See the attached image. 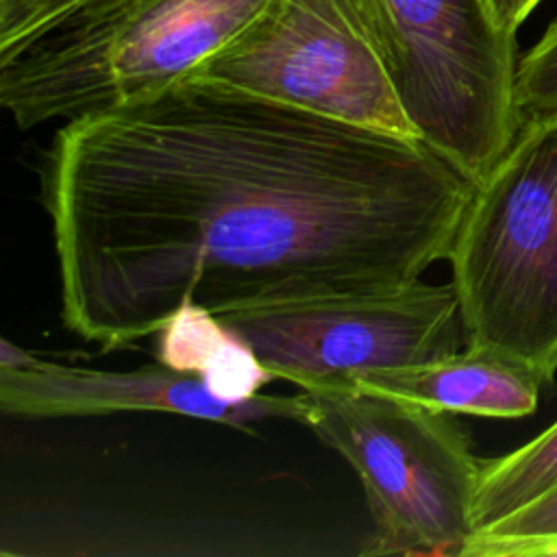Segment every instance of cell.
Wrapping results in <instances>:
<instances>
[{
	"mask_svg": "<svg viewBox=\"0 0 557 557\" xmlns=\"http://www.w3.org/2000/svg\"><path fill=\"white\" fill-rule=\"evenodd\" d=\"M305 424L361 481L366 555H459L472 535L481 459L448 411L350 387L302 389Z\"/></svg>",
	"mask_w": 557,
	"mask_h": 557,
	"instance_id": "5",
	"label": "cell"
},
{
	"mask_svg": "<svg viewBox=\"0 0 557 557\" xmlns=\"http://www.w3.org/2000/svg\"><path fill=\"white\" fill-rule=\"evenodd\" d=\"M535 557H557V542H553V544H548V546L540 548Z\"/></svg>",
	"mask_w": 557,
	"mask_h": 557,
	"instance_id": "16",
	"label": "cell"
},
{
	"mask_svg": "<svg viewBox=\"0 0 557 557\" xmlns=\"http://www.w3.org/2000/svg\"><path fill=\"white\" fill-rule=\"evenodd\" d=\"M259 363L300 389L350 387L374 370L453 355L466 344L453 283L272 302L218 318Z\"/></svg>",
	"mask_w": 557,
	"mask_h": 557,
	"instance_id": "6",
	"label": "cell"
},
{
	"mask_svg": "<svg viewBox=\"0 0 557 557\" xmlns=\"http://www.w3.org/2000/svg\"><path fill=\"white\" fill-rule=\"evenodd\" d=\"M466 346L557 374V113L529 115L472 198L448 252Z\"/></svg>",
	"mask_w": 557,
	"mask_h": 557,
	"instance_id": "3",
	"label": "cell"
},
{
	"mask_svg": "<svg viewBox=\"0 0 557 557\" xmlns=\"http://www.w3.org/2000/svg\"><path fill=\"white\" fill-rule=\"evenodd\" d=\"M0 407L22 418L165 411L237 429L272 418L305 424L309 409L302 389L296 396L255 394L231 400L215 394L200 374L165 363L128 372L61 366L9 339L0 342Z\"/></svg>",
	"mask_w": 557,
	"mask_h": 557,
	"instance_id": "8",
	"label": "cell"
},
{
	"mask_svg": "<svg viewBox=\"0 0 557 557\" xmlns=\"http://www.w3.org/2000/svg\"><path fill=\"white\" fill-rule=\"evenodd\" d=\"M472 191L420 139L198 74L67 120L39 165L61 318L102 350L183 307L405 287L448 259Z\"/></svg>",
	"mask_w": 557,
	"mask_h": 557,
	"instance_id": "1",
	"label": "cell"
},
{
	"mask_svg": "<svg viewBox=\"0 0 557 557\" xmlns=\"http://www.w3.org/2000/svg\"><path fill=\"white\" fill-rule=\"evenodd\" d=\"M159 333L161 361L200 374L224 398H250L274 379L242 339L200 307H183Z\"/></svg>",
	"mask_w": 557,
	"mask_h": 557,
	"instance_id": "10",
	"label": "cell"
},
{
	"mask_svg": "<svg viewBox=\"0 0 557 557\" xmlns=\"http://www.w3.org/2000/svg\"><path fill=\"white\" fill-rule=\"evenodd\" d=\"M516 100L522 117L557 113V20L527 52H520Z\"/></svg>",
	"mask_w": 557,
	"mask_h": 557,
	"instance_id": "13",
	"label": "cell"
},
{
	"mask_svg": "<svg viewBox=\"0 0 557 557\" xmlns=\"http://www.w3.org/2000/svg\"><path fill=\"white\" fill-rule=\"evenodd\" d=\"M89 0H0V54L61 20Z\"/></svg>",
	"mask_w": 557,
	"mask_h": 557,
	"instance_id": "14",
	"label": "cell"
},
{
	"mask_svg": "<svg viewBox=\"0 0 557 557\" xmlns=\"http://www.w3.org/2000/svg\"><path fill=\"white\" fill-rule=\"evenodd\" d=\"M355 383L437 411L503 420L533 413L544 385L527 363L487 346H466L435 361L366 372Z\"/></svg>",
	"mask_w": 557,
	"mask_h": 557,
	"instance_id": "9",
	"label": "cell"
},
{
	"mask_svg": "<svg viewBox=\"0 0 557 557\" xmlns=\"http://www.w3.org/2000/svg\"><path fill=\"white\" fill-rule=\"evenodd\" d=\"M557 542V487L498 522L474 531L461 557H535Z\"/></svg>",
	"mask_w": 557,
	"mask_h": 557,
	"instance_id": "12",
	"label": "cell"
},
{
	"mask_svg": "<svg viewBox=\"0 0 557 557\" xmlns=\"http://www.w3.org/2000/svg\"><path fill=\"white\" fill-rule=\"evenodd\" d=\"M189 74L418 139L352 0H268Z\"/></svg>",
	"mask_w": 557,
	"mask_h": 557,
	"instance_id": "7",
	"label": "cell"
},
{
	"mask_svg": "<svg viewBox=\"0 0 557 557\" xmlns=\"http://www.w3.org/2000/svg\"><path fill=\"white\" fill-rule=\"evenodd\" d=\"M557 487V422L520 448L481 459L472 533L522 509Z\"/></svg>",
	"mask_w": 557,
	"mask_h": 557,
	"instance_id": "11",
	"label": "cell"
},
{
	"mask_svg": "<svg viewBox=\"0 0 557 557\" xmlns=\"http://www.w3.org/2000/svg\"><path fill=\"white\" fill-rule=\"evenodd\" d=\"M268 0H89L0 54V104L20 128L159 91L235 37Z\"/></svg>",
	"mask_w": 557,
	"mask_h": 557,
	"instance_id": "2",
	"label": "cell"
},
{
	"mask_svg": "<svg viewBox=\"0 0 557 557\" xmlns=\"http://www.w3.org/2000/svg\"><path fill=\"white\" fill-rule=\"evenodd\" d=\"M540 4V0H490L494 17L498 24L511 33H518L522 22L531 15V11Z\"/></svg>",
	"mask_w": 557,
	"mask_h": 557,
	"instance_id": "15",
	"label": "cell"
},
{
	"mask_svg": "<svg viewBox=\"0 0 557 557\" xmlns=\"http://www.w3.org/2000/svg\"><path fill=\"white\" fill-rule=\"evenodd\" d=\"M418 139L474 185L511 146L518 33L490 0H352Z\"/></svg>",
	"mask_w": 557,
	"mask_h": 557,
	"instance_id": "4",
	"label": "cell"
}]
</instances>
